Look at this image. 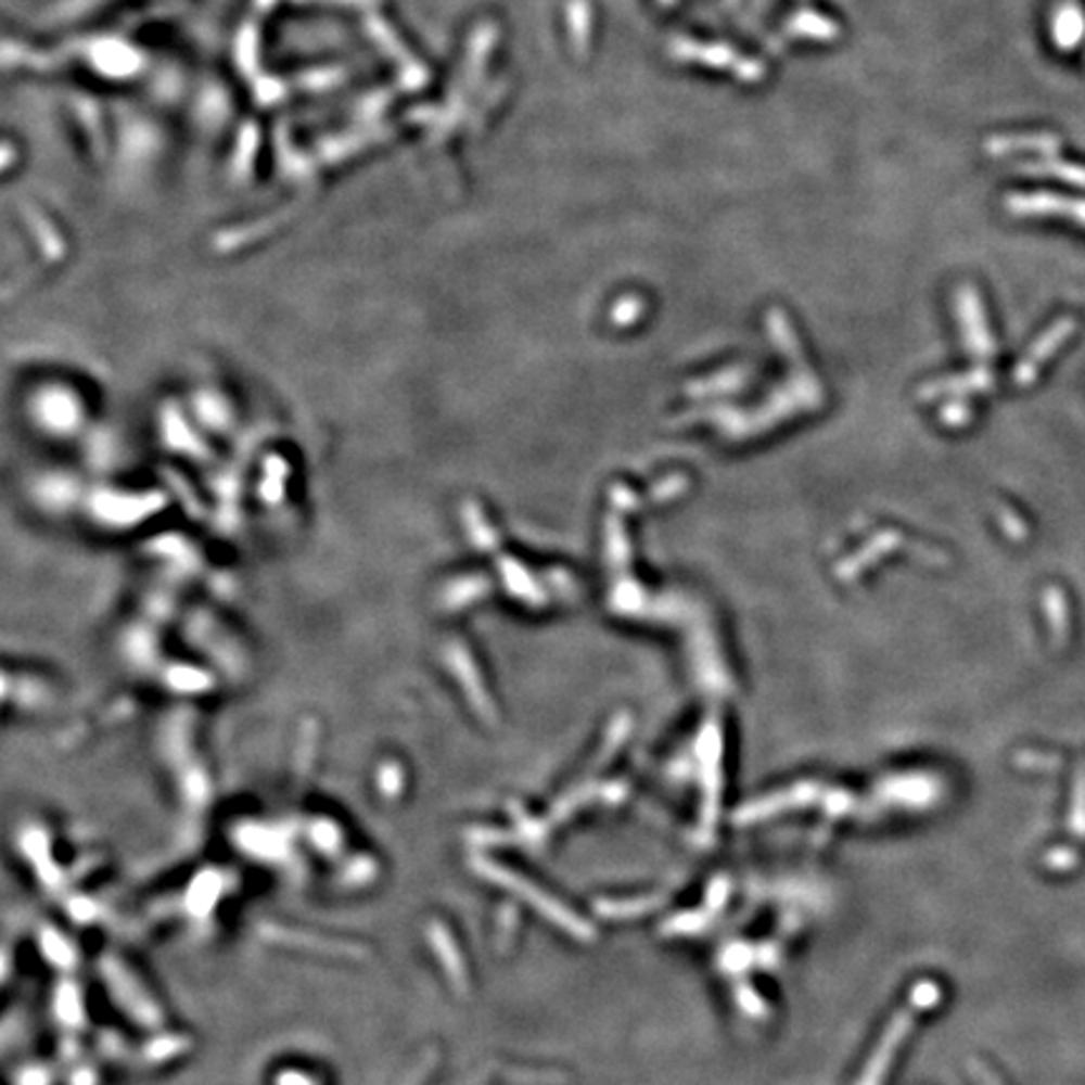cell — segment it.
I'll return each mask as SVG.
<instances>
[{"mask_svg": "<svg viewBox=\"0 0 1085 1085\" xmlns=\"http://www.w3.org/2000/svg\"><path fill=\"white\" fill-rule=\"evenodd\" d=\"M957 317L962 324V337L968 345V353L978 360H991L997 353V342L987 324V312L983 307V297L972 284H962L957 290Z\"/></svg>", "mask_w": 1085, "mask_h": 1085, "instance_id": "6da1fadb", "label": "cell"}, {"mask_svg": "<svg viewBox=\"0 0 1085 1085\" xmlns=\"http://www.w3.org/2000/svg\"><path fill=\"white\" fill-rule=\"evenodd\" d=\"M1003 206L1012 217H1071L1085 229V199L1052 191H1012L1003 199Z\"/></svg>", "mask_w": 1085, "mask_h": 1085, "instance_id": "7a4b0ae2", "label": "cell"}, {"mask_svg": "<svg viewBox=\"0 0 1085 1085\" xmlns=\"http://www.w3.org/2000/svg\"><path fill=\"white\" fill-rule=\"evenodd\" d=\"M1075 327H1078V322H1075L1073 317H1060L1052 322L1048 330H1045L1038 340L1033 342V347L1027 349V355L1020 360V365L1016 367V372H1012V380H1016V385L1018 387H1031L1035 378H1038L1041 370H1043V365L1050 360L1052 355L1058 353L1060 347L1065 345L1068 340L1073 337V332H1075Z\"/></svg>", "mask_w": 1085, "mask_h": 1085, "instance_id": "3957f363", "label": "cell"}, {"mask_svg": "<svg viewBox=\"0 0 1085 1085\" xmlns=\"http://www.w3.org/2000/svg\"><path fill=\"white\" fill-rule=\"evenodd\" d=\"M985 154L991 156H1010V154H1045L1056 156L1060 149V136L1048 131L1033 133H995L983 143Z\"/></svg>", "mask_w": 1085, "mask_h": 1085, "instance_id": "277c9868", "label": "cell"}, {"mask_svg": "<svg viewBox=\"0 0 1085 1085\" xmlns=\"http://www.w3.org/2000/svg\"><path fill=\"white\" fill-rule=\"evenodd\" d=\"M1085 36V11L1075 0H1063L1050 15V38L1058 51H1075Z\"/></svg>", "mask_w": 1085, "mask_h": 1085, "instance_id": "5b68a950", "label": "cell"}, {"mask_svg": "<svg viewBox=\"0 0 1085 1085\" xmlns=\"http://www.w3.org/2000/svg\"><path fill=\"white\" fill-rule=\"evenodd\" d=\"M1016 169L1023 171V174H1031V177H1050V179L1071 183V187L1085 189V164L1063 162V158H1056V156H1045V158H1038V162H1020V164H1016Z\"/></svg>", "mask_w": 1085, "mask_h": 1085, "instance_id": "8992f818", "label": "cell"}, {"mask_svg": "<svg viewBox=\"0 0 1085 1085\" xmlns=\"http://www.w3.org/2000/svg\"><path fill=\"white\" fill-rule=\"evenodd\" d=\"M1043 611L1048 616L1050 638L1056 646H1065L1071 638V609H1068V596L1060 586H1048L1043 590Z\"/></svg>", "mask_w": 1085, "mask_h": 1085, "instance_id": "52a82bcc", "label": "cell"}, {"mask_svg": "<svg viewBox=\"0 0 1085 1085\" xmlns=\"http://www.w3.org/2000/svg\"><path fill=\"white\" fill-rule=\"evenodd\" d=\"M995 387V372L991 367H978L968 374H957V378L940 382L937 390L940 393H957V395H968V393H991Z\"/></svg>", "mask_w": 1085, "mask_h": 1085, "instance_id": "ba28073f", "label": "cell"}, {"mask_svg": "<svg viewBox=\"0 0 1085 1085\" xmlns=\"http://www.w3.org/2000/svg\"><path fill=\"white\" fill-rule=\"evenodd\" d=\"M995 518H997V523H1000V528L1005 536H1008L1010 540H1025L1027 538V525L1023 523V518H1020L1016 510H1012L1010 506H1005V502H995Z\"/></svg>", "mask_w": 1085, "mask_h": 1085, "instance_id": "9c48e42d", "label": "cell"}, {"mask_svg": "<svg viewBox=\"0 0 1085 1085\" xmlns=\"http://www.w3.org/2000/svg\"><path fill=\"white\" fill-rule=\"evenodd\" d=\"M1073 829L1078 834H1085V762L1081 764L1078 777H1075V796H1073Z\"/></svg>", "mask_w": 1085, "mask_h": 1085, "instance_id": "30bf717a", "label": "cell"}, {"mask_svg": "<svg viewBox=\"0 0 1085 1085\" xmlns=\"http://www.w3.org/2000/svg\"><path fill=\"white\" fill-rule=\"evenodd\" d=\"M972 418V410L965 403H955V405H949L947 410L943 412V420H947V425H957V427H962V425H968Z\"/></svg>", "mask_w": 1085, "mask_h": 1085, "instance_id": "8fae6325", "label": "cell"}]
</instances>
